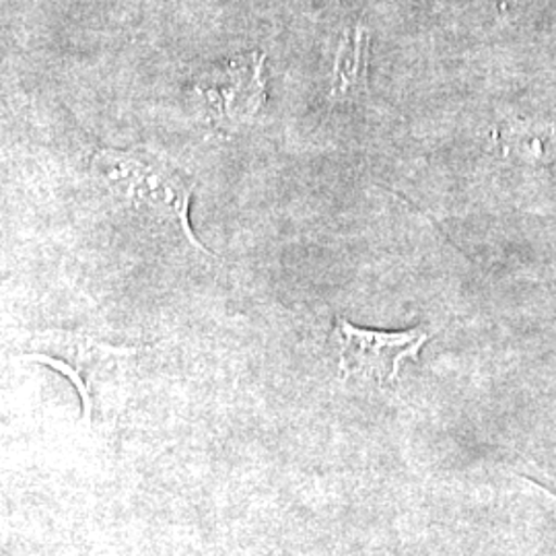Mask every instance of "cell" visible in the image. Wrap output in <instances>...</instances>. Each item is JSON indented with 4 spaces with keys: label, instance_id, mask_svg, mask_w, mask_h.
I'll use <instances>...</instances> for the list:
<instances>
[{
    "label": "cell",
    "instance_id": "1",
    "mask_svg": "<svg viewBox=\"0 0 556 556\" xmlns=\"http://www.w3.org/2000/svg\"><path fill=\"white\" fill-rule=\"evenodd\" d=\"M91 169L119 199L174 223L199 252L211 256L194 236L188 217L194 179L176 161L144 149L118 151L103 147L91 155Z\"/></svg>",
    "mask_w": 556,
    "mask_h": 556
},
{
    "label": "cell",
    "instance_id": "2",
    "mask_svg": "<svg viewBox=\"0 0 556 556\" xmlns=\"http://www.w3.org/2000/svg\"><path fill=\"white\" fill-rule=\"evenodd\" d=\"M332 340L337 344L338 369L342 378L365 379L386 386L397 378L404 361L418 358L429 334L422 328L406 332L365 330L338 318Z\"/></svg>",
    "mask_w": 556,
    "mask_h": 556
},
{
    "label": "cell",
    "instance_id": "3",
    "mask_svg": "<svg viewBox=\"0 0 556 556\" xmlns=\"http://www.w3.org/2000/svg\"><path fill=\"white\" fill-rule=\"evenodd\" d=\"M262 56L252 54L250 60L227 62L220 73L199 85V93L208 101L215 118L225 124H238L254 118L260 105L266 101L262 79Z\"/></svg>",
    "mask_w": 556,
    "mask_h": 556
},
{
    "label": "cell",
    "instance_id": "4",
    "mask_svg": "<svg viewBox=\"0 0 556 556\" xmlns=\"http://www.w3.org/2000/svg\"><path fill=\"white\" fill-rule=\"evenodd\" d=\"M41 338L48 351L31 353L27 358L46 363L71 379L79 390L85 413L89 415L93 406V381L98 378V371H101L108 365V361L119 355L122 351H114L110 346H101L93 340L62 334V332L43 334Z\"/></svg>",
    "mask_w": 556,
    "mask_h": 556
},
{
    "label": "cell",
    "instance_id": "5",
    "mask_svg": "<svg viewBox=\"0 0 556 556\" xmlns=\"http://www.w3.org/2000/svg\"><path fill=\"white\" fill-rule=\"evenodd\" d=\"M369 80V38L363 29H355L353 36L342 41L338 50L332 96L353 98L358 91L367 89Z\"/></svg>",
    "mask_w": 556,
    "mask_h": 556
}]
</instances>
